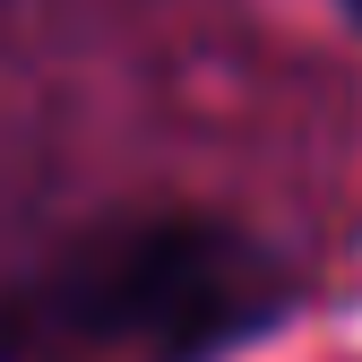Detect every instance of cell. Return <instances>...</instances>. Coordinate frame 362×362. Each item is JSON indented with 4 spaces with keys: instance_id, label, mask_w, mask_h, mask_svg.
Wrapping results in <instances>:
<instances>
[{
    "instance_id": "2",
    "label": "cell",
    "mask_w": 362,
    "mask_h": 362,
    "mask_svg": "<svg viewBox=\"0 0 362 362\" xmlns=\"http://www.w3.org/2000/svg\"><path fill=\"white\" fill-rule=\"evenodd\" d=\"M345 9H354V18H362V0H345Z\"/></svg>"
},
{
    "instance_id": "1",
    "label": "cell",
    "mask_w": 362,
    "mask_h": 362,
    "mask_svg": "<svg viewBox=\"0 0 362 362\" xmlns=\"http://www.w3.org/2000/svg\"><path fill=\"white\" fill-rule=\"evenodd\" d=\"M285 302V259L242 224L121 216L0 285V362H224Z\"/></svg>"
}]
</instances>
